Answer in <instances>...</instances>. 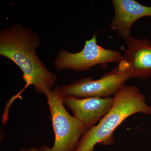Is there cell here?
Returning a JSON list of instances; mask_svg holds the SVG:
<instances>
[{
  "instance_id": "277c9868",
  "label": "cell",
  "mask_w": 151,
  "mask_h": 151,
  "mask_svg": "<svg viewBox=\"0 0 151 151\" xmlns=\"http://www.w3.org/2000/svg\"><path fill=\"white\" fill-rule=\"evenodd\" d=\"M130 78H132V74L128 65L122 59L117 66L100 79L83 77L68 85H62L60 89L63 97L106 98L114 95Z\"/></svg>"
},
{
  "instance_id": "5b68a950",
  "label": "cell",
  "mask_w": 151,
  "mask_h": 151,
  "mask_svg": "<svg viewBox=\"0 0 151 151\" xmlns=\"http://www.w3.org/2000/svg\"><path fill=\"white\" fill-rule=\"evenodd\" d=\"M123 58L118 50L103 48L97 44V34L85 41L84 48L76 53H70L64 49L59 52L53 65L57 70L71 69L76 71L88 70L97 65L106 67L108 63H119Z\"/></svg>"
},
{
  "instance_id": "6da1fadb",
  "label": "cell",
  "mask_w": 151,
  "mask_h": 151,
  "mask_svg": "<svg viewBox=\"0 0 151 151\" xmlns=\"http://www.w3.org/2000/svg\"><path fill=\"white\" fill-rule=\"evenodd\" d=\"M40 45L39 37L19 24L1 31L0 55L11 60L19 67L26 83L23 89L12 97L14 100L31 85L38 93L45 95L55 85L56 75L47 70L36 53V49Z\"/></svg>"
},
{
  "instance_id": "3957f363",
  "label": "cell",
  "mask_w": 151,
  "mask_h": 151,
  "mask_svg": "<svg viewBox=\"0 0 151 151\" xmlns=\"http://www.w3.org/2000/svg\"><path fill=\"white\" fill-rule=\"evenodd\" d=\"M50 113V119L55 134L54 145H45L40 151H75L78 142L89 127L71 116L64 107L59 86L45 94Z\"/></svg>"
},
{
  "instance_id": "7a4b0ae2",
  "label": "cell",
  "mask_w": 151,
  "mask_h": 151,
  "mask_svg": "<svg viewBox=\"0 0 151 151\" xmlns=\"http://www.w3.org/2000/svg\"><path fill=\"white\" fill-rule=\"evenodd\" d=\"M145 100L137 86H122L114 94V103L110 111L99 124L84 133L75 151H93L97 143L111 144L114 130L125 119L135 113L151 114V107L146 104Z\"/></svg>"
},
{
  "instance_id": "ba28073f",
  "label": "cell",
  "mask_w": 151,
  "mask_h": 151,
  "mask_svg": "<svg viewBox=\"0 0 151 151\" xmlns=\"http://www.w3.org/2000/svg\"><path fill=\"white\" fill-rule=\"evenodd\" d=\"M115 14L110 29L124 40L131 35L132 25L142 18L151 17V6L143 5L134 0H112Z\"/></svg>"
},
{
  "instance_id": "9c48e42d",
  "label": "cell",
  "mask_w": 151,
  "mask_h": 151,
  "mask_svg": "<svg viewBox=\"0 0 151 151\" xmlns=\"http://www.w3.org/2000/svg\"><path fill=\"white\" fill-rule=\"evenodd\" d=\"M19 151H40L36 147H34L30 149H22Z\"/></svg>"
},
{
  "instance_id": "8992f818",
  "label": "cell",
  "mask_w": 151,
  "mask_h": 151,
  "mask_svg": "<svg viewBox=\"0 0 151 151\" xmlns=\"http://www.w3.org/2000/svg\"><path fill=\"white\" fill-rule=\"evenodd\" d=\"M62 100L63 104L72 111L73 116L90 128L110 111L114 103V97L80 99L62 97Z\"/></svg>"
},
{
  "instance_id": "52a82bcc",
  "label": "cell",
  "mask_w": 151,
  "mask_h": 151,
  "mask_svg": "<svg viewBox=\"0 0 151 151\" xmlns=\"http://www.w3.org/2000/svg\"><path fill=\"white\" fill-rule=\"evenodd\" d=\"M127 47L122 60L129 67L132 78L142 80L151 76V42L146 38L137 39L132 35L125 40Z\"/></svg>"
}]
</instances>
